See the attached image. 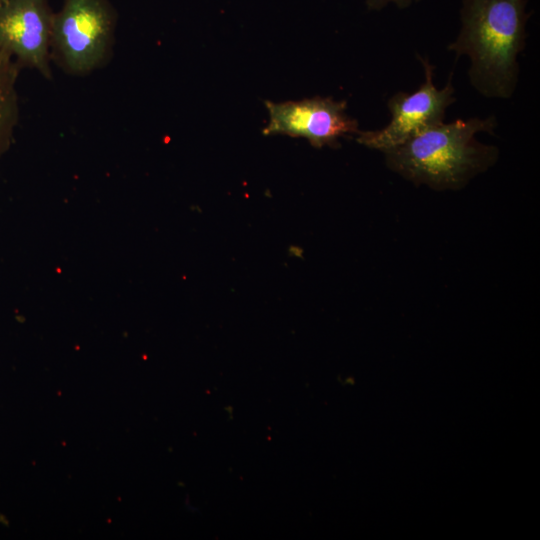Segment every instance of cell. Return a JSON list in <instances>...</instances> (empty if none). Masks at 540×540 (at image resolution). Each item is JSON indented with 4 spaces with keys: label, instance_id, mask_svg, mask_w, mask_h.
<instances>
[{
    "label": "cell",
    "instance_id": "obj_8",
    "mask_svg": "<svg viewBox=\"0 0 540 540\" xmlns=\"http://www.w3.org/2000/svg\"><path fill=\"white\" fill-rule=\"evenodd\" d=\"M421 0H365L367 9L370 11H381L389 4H394L399 9H405Z\"/></svg>",
    "mask_w": 540,
    "mask_h": 540
},
{
    "label": "cell",
    "instance_id": "obj_3",
    "mask_svg": "<svg viewBox=\"0 0 540 540\" xmlns=\"http://www.w3.org/2000/svg\"><path fill=\"white\" fill-rule=\"evenodd\" d=\"M115 23L108 0H64L53 16L51 48L68 72L89 73L107 59Z\"/></svg>",
    "mask_w": 540,
    "mask_h": 540
},
{
    "label": "cell",
    "instance_id": "obj_4",
    "mask_svg": "<svg viewBox=\"0 0 540 540\" xmlns=\"http://www.w3.org/2000/svg\"><path fill=\"white\" fill-rule=\"evenodd\" d=\"M424 68L425 81L412 93L398 92L387 103L390 121L382 129L359 131L358 143L379 151H387L401 145L419 132L440 124L446 109L456 101L452 85V73L442 89L433 82L434 66L428 59L416 54Z\"/></svg>",
    "mask_w": 540,
    "mask_h": 540
},
{
    "label": "cell",
    "instance_id": "obj_6",
    "mask_svg": "<svg viewBox=\"0 0 540 540\" xmlns=\"http://www.w3.org/2000/svg\"><path fill=\"white\" fill-rule=\"evenodd\" d=\"M54 13L47 0L0 2V48L20 67L51 77L50 49Z\"/></svg>",
    "mask_w": 540,
    "mask_h": 540
},
{
    "label": "cell",
    "instance_id": "obj_2",
    "mask_svg": "<svg viewBox=\"0 0 540 540\" xmlns=\"http://www.w3.org/2000/svg\"><path fill=\"white\" fill-rule=\"evenodd\" d=\"M496 126L494 115L442 122L384 151L385 163L415 185L458 190L496 162L497 147L476 139L479 132L492 134Z\"/></svg>",
    "mask_w": 540,
    "mask_h": 540
},
{
    "label": "cell",
    "instance_id": "obj_5",
    "mask_svg": "<svg viewBox=\"0 0 540 540\" xmlns=\"http://www.w3.org/2000/svg\"><path fill=\"white\" fill-rule=\"evenodd\" d=\"M269 122L264 135L307 139L316 148L335 147L340 137L357 134L358 122L346 113V101L314 97L275 103L265 101Z\"/></svg>",
    "mask_w": 540,
    "mask_h": 540
},
{
    "label": "cell",
    "instance_id": "obj_7",
    "mask_svg": "<svg viewBox=\"0 0 540 540\" xmlns=\"http://www.w3.org/2000/svg\"><path fill=\"white\" fill-rule=\"evenodd\" d=\"M20 66L0 48V158L13 140L19 120L17 80Z\"/></svg>",
    "mask_w": 540,
    "mask_h": 540
},
{
    "label": "cell",
    "instance_id": "obj_1",
    "mask_svg": "<svg viewBox=\"0 0 540 540\" xmlns=\"http://www.w3.org/2000/svg\"><path fill=\"white\" fill-rule=\"evenodd\" d=\"M527 0H463L461 28L447 47L466 55L471 85L489 98H510L519 76L518 55L525 47L531 12Z\"/></svg>",
    "mask_w": 540,
    "mask_h": 540
},
{
    "label": "cell",
    "instance_id": "obj_9",
    "mask_svg": "<svg viewBox=\"0 0 540 540\" xmlns=\"http://www.w3.org/2000/svg\"><path fill=\"white\" fill-rule=\"evenodd\" d=\"M3 1V0H0V2Z\"/></svg>",
    "mask_w": 540,
    "mask_h": 540
}]
</instances>
